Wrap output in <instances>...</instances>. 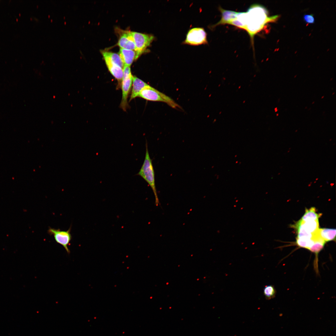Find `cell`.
<instances>
[{"mask_svg":"<svg viewBox=\"0 0 336 336\" xmlns=\"http://www.w3.org/2000/svg\"><path fill=\"white\" fill-rule=\"evenodd\" d=\"M278 16H268V12L264 6L259 4L251 5L245 12L244 30L249 35L252 45L254 35L268 23L275 21Z\"/></svg>","mask_w":336,"mask_h":336,"instance_id":"obj_1","label":"cell"},{"mask_svg":"<svg viewBox=\"0 0 336 336\" xmlns=\"http://www.w3.org/2000/svg\"><path fill=\"white\" fill-rule=\"evenodd\" d=\"M137 175L143 178L151 187L154 195L155 204L157 206L159 204V201L155 185V172L152 161L148 152L147 140L145 159L139 172Z\"/></svg>","mask_w":336,"mask_h":336,"instance_id":"obj_2","label":"cell"},{"mask_svg":"<svg viewBox=\"0 0 336 336\" xmlns=\"http://www.w3.org/2000/svg\"><path fill=\"white\" fill-rule=\"evenodd\" d=\"M138 97L148 100L165 102L175 109L181 108L171 98L148 85L141 90Z\"/></svg>","mask_w":336,"mask_h":336,"instance_id":"obj_3","label":"cell"},{"mask_svg":"<svg viewBox=\"0 0 336 336\" xmlns=\"http://www.w3.org/2000/svg\"><path fill=\"white\" fill-rule=\"evenodd\" d=\"M133 77L130 67L124 66L123 68L122 80V99L120 104L122 108L125 110L127 106V98L132 86Z\"/></svg>","mask_w":336,"mask_h":336,"instance_id":"obj_4","label":"cell"},{"mask_svg":"<svg viewBox=\"0 0 336 336\" xmlns=\"http://www.w3.org/2000/svg\"><path fill=\"white\" fill-rule=\"evenodd\" d=\"M183 43L191 45H198L208 43L207 34L203 28H192L188 31Z\"/></svg>","mask_w":336,"mask_h":336,"instance_id":"obj_5","label":"cell"},{"mask_svg":"<svg viewBox=\"0 0 336 336\" xmlns=\"http://www.w3.org/2000/svg\"><path fill=\"white\" fill-rule=\"evenodd\" d=\"M138 57L149 46L154 39L153 35L136 32H131Z\"/></svg>","mask_w":336,"mask_h":336,"instance_id":"obj_6","label":"cell"},{"mask_svg":"<svg viewBox=\"0 0 336 336\" xmlns=\"http://www.w3.org/2000/svg\"><path fill=\"white\" fill-rule=\"evenodd\" d=\"M71 226L67 231H61L60 229H56L49 227L47 232L49 235H53L55 241L61 245L64 248L68 254L70 251L68 246L72 239L71 234Z\"/></svg>","mask_w":336,"mask_h":336,"instance_id":"obj_7","label":"cell"},{"mask_svg":"<svg viewBox=\"0 0 336 336\" xmlns=\"http://www.w3.org/2000/svg\"><path fill=\"white\" fill-rule=\"evenodd\" d=\"M118 44L120 48L133 50L136 52V48L131 32L126 31L119 38Z\"/></svg>","mask_w":336,"mask_h":336,"instance_id":"obj_8","label":"cell"},{"mask_svg":"<svg viewBox=\"0 0 336 336\" xmlns=\"http://www.w3.org/2000/svg\"><path fill=\"white\" fill-rule=\"evenodd\" d=\"M102 53L106 64L110 73L118 81H122L123 69L113 62L109 57Z\"/></svg>","mask_w":336,"mask_h":336,"instance_id":"obj_9","label":"cell"},{"mask_svg":"<svg viewBox=\"0 0 336 336\" xmlns=\"http://www.w3.org/2000/svg\"><path fill=\"white\" fill-rule=\"evenodd\" d=\"M119 55L124 66L130 67L133 61L138 58L135 51L122 48H120Z\"/></svg>","mask_w":336,"mask_h":336,"instance_id":"obj_10","label":"cell"},{"mask_svg":"<svg viewBox=\"0 0 336 336\" xmlns=\"http://www.w3.org/2000/svg\"><path fill=\"white\" fill-rule=\"evenodd\" d=\"M219 10L222 14L221 18L218 22L213 26V27L220 25L228 24L231 21L236 18L237 12L225 10L221 7H219Z\"/></svg>","mask_w":336,"mask_h":336,"instance_id":"obj_11","label":"cell"},{"mask_svg":"<svg viewBox=\"0 0 336 336\" xmlns=\"http://www.w3.org/2000/svg\"><path fill=\"white\" fill-rule=\"evenodd\" d=\"M297 229L304 230L306 232L313 234L319 229L318 220L303 222L301 220L297 224Z\"/></svg>","mask_w":336,"mask_h":336,"instance_id":"obj_12","label":"cell"},{"mask_svg":"<svg viewBox=\"0 0 336 336\" xmlns=\"http://www.w3.org/2000/svg\"><path fill=\"white\" fill-rule=\"evenodd\" d=\"M132 89L130 100L138 97L140 91L148 84L135 76H133Z\"/></svg>","mask_w":336,"mask_h":336,"instance_id":"obj_13","label":"cell"},{"mask_svg":"<svg viewBox=\"0 0 336 336\" xmlns=\"http://www.w3.org/2000/svg\"><path fill=\"white\" fill-rule=\"evenodd\" d=\"M317 232L319 236L325 242L335 240L336 229H335L319 228Z\"/></svg>","mask_w":336,"mask_h":336,"instance_id":"obj_14","label":"cell"},{"mask_svg":"<svg viewBox=\"0 0 336 336\" xmlns=\"http://www.w3.org/2000/svg\"><path fill=\"white\" fill-rule=\"evenodd\" d=\"M321 216V214L316 212L315 208L312 207L306 210L305 212L300 220L303 222L318 220Z\"/></svg>","mask_w":336,"mask_h":336,"instance_id":"obj_15","label":"cell"},{"mask_svg":"<svg viewBox=\"0 0 336 336\" xmlns=\"http://www.w3.org/2000/svg\"><path fill=\"white\" fill-rule=\"evenodd\" d=\"M314 239L315 242L309 250L317 254L323 249L325 242L318 235L315 236Z\"/></svg>","mask_w":336,"mask_h":336,"instance_id":"obj_16","label":"cell"},{"mask_svg":"<svg viewBox=\"0 0 336 336\" xmlns=\"http://www.w3.org/2000/svg\"><path fill=\"white\" fill-rule=\"evenodd\" d=\"M102 52L109 57L113 62L123 69L124 65L119 54L108 51H102Z\"/></svg>","mask_w":336,"mask_h":336,"instance_id":"obj_17","label":"cell"},{"mask_svg":"<svg viewBox=\"0 0 336 336\" xmlns=\"http://www.w3.org/2000/svg\"><path fill=\"white\" fill-rule=\"evenodd\" d=\"M315 241L313 238L310 239L297 238L296 243L299 246L309 250L314 244Z\"/></svg>","mask_w":336,"mask_h":336,"instance_id":"obj_18","label":"cell"},{"mask_svg":"<svg viewBox=\"0 0 336 336\" xmlns=\"http://www.w3.org/2000/svg\"><path fill=\"white\" fill-rule=\"evenodd\" d=\"M264 294L266 299L270 300L275 297L276 291L273 286L266 285L264 288Z\"/></svg>","mask_w":336,"mask_h":336,"instance_id":"obj_19","label":"cell"},{"mask_svg":"<svg viewBox=\"0 0 336 336\" xmlns=\"http://www.w3.org/2000/svg\"><path fill=\"white\" fill-rule=\"evenodd\" d=\"M303 19L305 21L309 24L313 23L315 22V19L313 15L310 14L305 15L303 16Z\"/></svg>","mask_w":336,"mask_h":336,"instance_id":"obj_20","label":"cell"},{"mask_svg":"<svg viewBox=\"0 0 336 336\" xmlns=\"http://www.w3.org/2000/svg\"><path fill=\"white\" fill-rule=\"evenodd\" d=\"M280 173L278 174V175H280Z\"/></svg>","mask_w":336,"mask_h":336,"instance_id":"obj_21","label":"cell"},{"mask_svg":"<svg viewBox=\"0 0 336 336\" xmlns=\"http://www.w3.org/2000/svg\"><path fill=\"white\" fill-rule=\"evenodd\" d=\"M289 151H288L287 152H289Z\"/></svg>","mask_w":336,"mask_h":336,"instance_id":"obj_22","label":"cell"},{"mask_svg":"<svg viewBox=\"0 0 336 336\" xmlns=\"http://www.w3.org/2000/svg\"><path fill=\"white\" fill-rule=\"evenodd\" d=\"M318 178H317V179H316V180H318Z\"/></svg>","mask_w":336,"mask_h":336,"instance_id":"obj_23","label":"cell"}]
</instances>
